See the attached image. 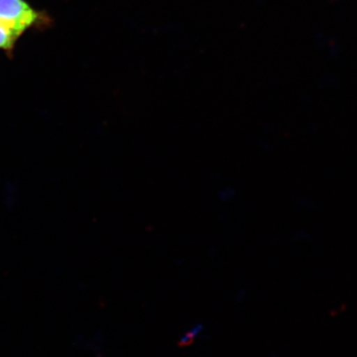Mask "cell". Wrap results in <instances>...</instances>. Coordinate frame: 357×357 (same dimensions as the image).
Here are the masks:
<instances>
[{
    "label": "cell",
    "instance_id": "7a4b0ae2",
    "mask_svg": "<svg viewBox=\"0 0 357 357\" xmlns=\"http://www.w3.org/2000/svg\"><path fill=\"white\" fill-rule=\"evenodd\" d=\"M20 37L14 33L9 31L4 26L0 24V51L6 53L11 57L15 51L16 45L20 41Z\"/></svg>",
    "mask_w": 357,
    "mask_h": 357
},
{
    "label": "cell",
    "instance_id": "6da1fadb",
    "mask_svg": "<svg viewBox=\"0 0 357 357\" xmlns=\"http://www.w3.org/2000/svg\"><path fill=\"white\" fill-rule=\"evenodd\" d=\"M0 24L21 38L25 33L48 29L53 20L27 0H0Z\"/></svg>",
    "mask_w": 357,
    "mask_h": 357
}]
</instances>
